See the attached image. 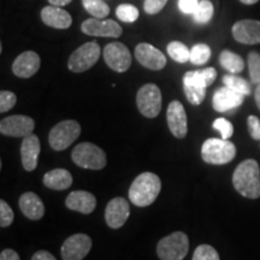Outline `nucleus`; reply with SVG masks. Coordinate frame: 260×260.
Wrapping results in <instances>:
<instances>
[{
    "instance_id": "f257e3e1",
    "label": "nucleus",
    "mask_w": 260,
    "mask_h": 260,
    "mask_svg": "<svg viewBox=\"0 0 260 260\" xmlns=\"http://www.w3.org/2000/svg\"><path fill=\"white\" fill-rule=\"evenodd\" d=\"M233 184L242 197L258 199L260 197V168L254 159H247L236 168Z\"/></svg>"
},
{
    "instance_id": "f03ea898",
    "label": "nucleus",
    "mask_w": 260,
    "mask_h": 260,
    "mask_svg": "<svg viewBox=\"0 0 260 260\" xmlns=\"http://www.w3.org/2000/svg\"><path fill=\"white\" fill-rule=\"evenodd\" d=\"M161 189L160 178L153 172L139 175L129 189V199L135 206L146 207L153 204Z\"/></svg>"
},
{
    "instance_id": "7ed1b4c3",
    "label": "nucleus",
    "mask_w": 260,
    "mask_h": 260,
    "mask_svg": "<svg viewBox=\"0 0 260 260\" xmlns=\"http://www.w3.org/2000/svg\"><path fill=\"white\" fill-rule=\"evenodd\" d=\"M236 147L229 140L209 139L201 147V157L207 164L223 165L235 158Z\"/></svg>"
},
{
    "instance_id": "20e7f679",
    "label": "nucleus",
    "mask_w": 260,
    "mask_h": 260,
    "mask_svg": "<svg viewBox=\"0 0 260 260\" xmlns=\"http://www.w3.org/2000/svg\"><path fill=\"white\" fill-rule=\"evenodd\" d=\"M71 158L77 167L90 170H102L106 165L105 152L90 142L77 145L71 153Z\"/></svg>"
},
{
    "instance_id": "39448f33",
    "label": "nucleus",
    "mask_w": 260,
    "mask_h": 260,
    "mask_svg": "<svg viewBox=\"0 0 260 260\" xmlns=\"http://www.w3.org/2000/svg\"><path fill=\"white\" fill-rule=\"evenodd\" d=\"M189 251V240L182 232H175L165 236L157 246V254L161 260H182Z\"/></svg>"
},
{
    "instance_id": "423d86ee",
    "label": "nucleus",
    "mask_w": 260,
    "mask_h": 260,
    "mask_svg": "<svg viewBox=\"0 0 260 260\" xmlns=\"http://www.w3.org/2000/svg\"><path fill=\"white\" fill-rule=\"evenodd\" d=\"M81 134V125L79 122L73 121V119H67L58 123L54 125L50 132L48 141H50L51 147L56 151H63L67 149L69 146L73 145V142L79 139Z\"/></svg>"
},
{
    "instance_id": "0eeeda50",
    "label": "nucleus",
    "mask_w": 260,
    "mask_h": 260,
    "mask_svg": "<svg viewBox=\"0 0 260 260\" xmlns=\"http://www.w3.org/2000/svg\"><path fill=\"white\" fill-rule=\"evenodd\" d=\"M100 53H102V51H100V46L96 42H87V44L77 48L70 56L69 61H68L69 70L77 74L89 70L99 59Z\"/></svg>"
},
{
    "instance_id": "6e6552de",
    "label": "nucleus",
    "mask_w": 260,
    "mask_h": 260,
    "mask_svg": "<svg viewBox=\"0 0 260 260\" xmlns=\"http://www.w3.org/2000/svg\"><path fill=\"white\" fill-rule=\"evenodd\" d=\"M139 111L147 118H154L161 110V92L158 86L147 83L139 89L136 95Z\"/></svg>"
},
{
    "instance_id": "1a4fd4ad",
    "label": "nucleus",
    "mask_w": 260,
    "mask_h": 260,
    "mask_svg": "<svg viewBox=\"0 0 260 260\" xmlns=\"http://www.w3.org/2000/svg\"><path fill=\"white\" fill-rule=\"evenodd\" d=\"M104 59L107 67L117 73H125L132 65V56L128 47L122 42H111L104 48Z\"/></svg>"
},
{
    "instance_id": "9d476101",
    "label": "nucleus",
    "mask_w": 260,
    "mask_h": 260,
    "mask_svg": "<svg viewBox=\"0 0 260 260\" xmlns=\"http://www.w3.org/2000/svg\"><path fill=\"white\" fill-rule=\"evenodd\" d=\"M92 249V239L86 234H75L68 237L61 246L63 260H82Z\"/></svg>"
},
{
    "instance_id": "9b49d317",
    "label": "nucleus",
    "mask_w": 260,
    "mask_h": 260,
    "mask_svg": "<svg viewBox=\"0 0 260 260\" xmlns=\"http://www.w3.org/2000/svg\"><path fill=\"white\" fill-rule=\"evenodd\" d=\"M34 128V119L23 115L9 116L0 122V133L12 138H25L32 134Z\"/></svg>"
},
{
    "instance_id": "f8f14e48",
    "label": "nucleus",
    "mask_w": 260,
    "mask_h": 260,
    "mask_svg": "<svg viewBox=\"0 0 260 260\" xmlns=\"http://www.w3.org/2000/svg\"><path fill=\"white\" fill-rule=\"evenodd\" d=\"M81 30L90 37L103 38H119L122 35V28L112 19L89 18L86 19L81 25Z\"/></svg>"
},
{
    "instance_id": "ddd939ff",
    "label": "nucleus",
    "mask_w": 260,
    "mask_h": 260,
    "mask_svg": "<svg viewBox=\"0 0 260 260\" xmlns=\"http://www.w3.org/2000/svg\"><path fill=\"white\" fill-rule=\"evenodd\" d=\"M135 57L142 67L147 68L149 70H161L167 65V58L158 48L152 45L139 44L135 48Z\"/></svg>"
},
{
    "instance_id": "4468645a",
    "label": "nucleus",
    "mask_w": 260,
    "mask_h": 260,
    "mask_svg": "<svg viewBox=\"0 0 260 260\" xmlns=\"http://www.w3.org/2000/svg\"><path fill=\"white\" fill-rule=\"evenodd\" d=\"M168 124L172 135L177 139L186 138L188 133V123L186 110L178 100L170 103L167 111Z\"/></svg>"
},
{
    "instance_id": "2eb2a0df",
    "label": "nucleus",
    "mask_w": 260,
    "mask_h": 260,
    "mask_svg": "<svg viewBox=\"0 0 260 260\" xmlns=\"http://www.w3.org/2000/svg\"><path fill=\"white\" fill-rule=\"evenodd\" d=\"M233 37L245 45L260 44V21L242 19L233 25Z\"/></svg>"
},
{
    "instance_id": "dca6fc26",
    "label": "nucleus",
    "mask_w": 260,
    "mask_h": 260,
    "mask_svg": "<svg viewBox=\"0 0 260 260\" xmlns=\"http://www.w3.org/2000/svg\"><path fill=\"white\" fill-rule=\"evenodd\" d=\"M129 204L124 198H115L107 204L105 210V219L107 225L112 229L123 226L129 218Z\"/></svg>"
},
{
    "instance_id": "f3484780",
    "label": "nucleus",
    "mask_w": 260,
    "mask_h": 260,
    "mask_svg": "<svg viewBox=\"0 0 260 260\" xmlns=\"http://www.w3.org/2000/svg\"><path fill=\"white\" fill-rule=\"evenodd\" d=\"M243 100H245V95L243 94L236 92V90L225 86L214 92L212 105L217 112H226L241 106Z\"/></svg>"
},
{
    "instance_id": "a211bd4d",
    "label": "nucleus",
    "mask_w": 260,
    "mask_h": 260,
    "mask_svg": "<svg viewBox=\"0 0 260 260\" xmlns=\"http://www.w3.org/2000/svg\"><path fill=\"white\" fill-rule=\"evenodd\" d=\"M40 64L41 60L39 54L32 51H27L16 58L12 64V71L17 77L29 79L38 73V70L40 69Z\"/></svg>"
},
{
    "instance_id": "6ab92c4d",
    "label": "nucleus",
    "mask_w": 260,
    "mask_h": 260,
    "mask_svg": "<svg viewBox=\"0 0 260 260\" xmlns=\"http://www.w3.org/2000/svg\"><path fill=\"white\" fill-rule=\"evenodd\" d=\"M41 151L40 140L37 135L30 134L25 136L22 142L21 158L22 165L27 171L35 170L38 167V158Z\"/></svg>"
},
{
    "instance_id": "aec40b11",
    "label": "nucleus",
    "mask_w": 260,
    "mask_h": 260,
    "mask_svg": "<svg viewBox=\"0 0 260 260\" xmlns=\"http://www.w3.org/2000/svg\"><path fill=\"white\" fill-rule=\"evenodd\" d=\"M65 205L69 210L76 211L83 214H89L95 210L96 199L92 193L84 190H76L68 195Z\"/></svg>"
},
{
    "instance_id": "412c9836",
    "label": "nucleus",
    "mask_w": 260,
    "mask_h": 260,
    "mask_svg": "<svg viewBox=\"0 0 260 260\" xmlns=\"http://www.w3.org/2000/svg\"><path fill=\"white\" fill-rule=\"evenodd\" d=\"M41 19L48 27L56 29H68L73 23L70 14L59 6H46L41 10Z\"/></svg>"
},
{
    "instance_id": "4be33fe9",
    "label": "nucleus",
    "mask_w": 260,
    "mask_h": 260,
    "mask_svg": "<svg viewBox=\"0 0 260 260\" xmlns=\"http://www.w3.org/2000/svg\"><path fill=\"white\" fill-rule=\"evenodd\" d=\"M19 209L25 217L31 220H39L44 217L45 206L35 193L28 191L19 198Z\"/></svg>"
},
{
    "instance_id": "5701e85b",
    "label": "nucleus",
    "mask_w": 260,
    "mask_h": 260,
    "mask_svg": "<svg viewBox=\"0 0 260 260\" xmlns=\"http://www.w3.org/2000/svg\"><path fill=\"white\" fill-rule=\"evenodd\" d=\"M44 184L50 189L64 190L73 184V176L65 169H54L45 174Z\"/></svg>"
},
{
    "instance_id": "b1692460",
    "label": "nucleus",
    "mask_w": 260,
    "mask_h": 260,
    "mask_svg": "<svg viewBox=\"0 0 260 260\" xmlns=\"http://www.w3.org/2000/svg\"><path fill=\"white\" fill-rule=\"evenodd\" d=\"M216 77L217 71L214 70V68H206L204 70L188 71L183 77V83H193L203 88H207L214 82Z\"/></svg>"
},
{
    "instance_id": "393cba45",
    "label": "nucleus",
    "mask_w": 260,
    "mask_h": 260,
    "mask_svg": "<svg viewBox=\"0 0 260 260\" xmlns=\"http://www.w3.org/2000/svg\"><path fill=\"white\" fill-rule=\"evenodd\" d=\"M219 63L224 69L229 71L232 74H239L241 73L245 68V61L239 54L233 53L230 51H223L219 56Z\"/></svg>"
},
{
    "instance_id": "a878e982",
    "label": "nucleus",
    "mask_w": 260,
    "mask_h": 260,
    "mask_svg": "<svg viewBox=\"0 0 260 260\" xmlns=\"http://www.w3.org/2000/svg\"><path fill=\"white\" fill-rule=\"evenodd\" d=\"M223 83L224 86L229 87V88L243 94L245 96L251 94V84L247 82L245 79H242V77L236 76L235 74L225 75V76L223 77Z\"/></svg>"
},
{
    "instance_id": "bb28decb",
    "label": "nucleus",
    "mask_w": 260,
    "mask_h": 260,
    "mask_svg": "<svg viewBox=\"0 0 260 260\" xmlns=\"http://www.w3.org/2000/svg\"><path fill=\"white\" fill-rule=\"evenodd\" d=\"M83 8L94 18H104L110 14V8L104 0H82Z\"/></svg>"
},
{
    "instance_id": "cd10ccee",
    "label": "nucleus",
    "mask_w": 260,
    "mask_h": 260,
    "mask_svg": "<svg viewBox=\"0 0 260 260\" xmlns=\"http://www.w3.org/2000/svg\"><path fill=\"white\" fill-rule=\"evenodd\" d=\"M168 53L172 59L178 63H186L190 60V50L180 41H172L168 45Z\"/></svg>"
},
{
    "instance_id": "c85d7f7f",
    "label": "nucleus",
    "mask_w": 260,
    "mask_h": 260,
    "mask_svg": "<svg viewBox=\"0 0 260 260\" xmlns=\"http://www.w3.org/2000/svg\"><path fill=\"white\" fill-rule=\"evenodd\" d=\"M183 88L188 102L191 105H200L204 102L205 95H206V88L193 83H183Z\"/></svg>"
},
{
    "instance_id": "c756f323",
    "label": "nucleus",
    "mask_w": 260,
    "mask_h": 260,
    "mask_svg": "<svg viewBox=\"0 0 260 260\" xmlns=\"http://www.w3.org/2000/svg\"><path fill=\"white\" fill-rule=\"evenodd\" d=\"M211 57V48L205 44H198L190 50V61L194 65H204Z\"/></svg>"
},
{
    "instance_id": "7c9ffc66",
    "label": "nucleus",
    "mask_w": 260,
    "mask_h": 260,
    "mask_svg": "<svg viewBox=\"0 0 260 260\" xmlns=\"http://www.w3.org/2000/svg\"><path fill=\"white\" fill-rule=\"evenodd\" d=\"M213 5L210 0H201L199 3V6L195 10L194 12V19L198 23H207L213 16Z\"/></svg>"
},
{
    "instance_id": "2f4dec72",
    "label": "nucleus",
    "mask_w": 260,
    "mask_h": 260,
    "mask_svg": "<svg viewBox=\"0 0 260 260\" xmlns=\"http://www.w3.org/2000/svg\"><path fill=\"white\" fill-rule=\"evenodd\" d=\"M116 15L121 21L125 23H133L139 18V10L134 5L130 4H122L119 5L116 10Z\"/></svg>"
},
{
    "instance_id": "473e14b6",
    "label": "nucleus",
    "mask_w": 260,
    "mask_h": 260,
    "mask_svg": "<svg viewBox=\"0 0 260 260\" xmlns=\"http://www.w3.org/2000/svg\"><path fill=\"white\" fill-rule=\"evenodd\" d=\"M248 70L251 81L254 84L260 83V54L251 52L248 54Z\"/></svg>"
},
{
    "instance_id": "72a5a7b5",
    "label": "nucleus",
    "mask_w": 260,
    "mask_h": 260,
    "mask_svg": "<svg viewBox=\"0 0 260 260\" xmlns=\"http://www.w3.org/2000/svg\"><path fill=\"white\" fill-rule=\"evenodd\" d=\"M191 260H219V254L212 246L200 245L195 249Z\"/></svg>"
},
{
    "instance_id": "f704fd0d",
    "label": "nucleus",
    "mask_w": 260,
    "mask_h": 260,
    "mask_svg": "<svg viewBox=\"0 0 260 260\" xmlns=\"http://www.w3.org/2000/svg\"><path fill=\"white\" fill-rule=\"evenodd\" d=\"M17 103V96L10 90H2L0 92V112H8Z\"/></svg>"
},
{
    "instance_id": "c9c22d12",
    "label": "nucleus",
    "mask_w": 260,
    "mask_h": 260,
    "mask_svg": "<svg viewBox=\"0 0 260 260\" xmlns=\"http://www.w3.org/2000/svg\"><path fill=\"white\" fill-rule=\"evenodd\" d=\"M14 211L11 210L9 204L5 203V200H0V225L3 228L11 225L12 222H14Z\"/></svg>"
},
{
    "instance_id": "e433bc0d",
    "label": "nucleus",
    "mask_w": 260,
    "mask_h": 260,
    "mask_svg": "<svg viewBox=\"0 0 260 260\" xmlns=\"http://www.w3.org/2000/svg\"><path fill=\"white\" fill-rule=\"evenodd\" d=\"M213 128L218 130L222 135V139L229 140L234 134V126L229 121H226L225 118H217L216 121L213 122Z\"/></svg>"
},
{
    "instance_id": "4c0bfd02",
    "label": "nucleus",
    "mask_w": 260,
    "mask_h": 260,
    "mask_svg": "<svg viewBox=\"0 0 260 260\" xmlns=\"http://www.w3.org/2000/svg\"><path fill=\"white\" fill-rule=\"evenodd\" d=\"M168 0H145L144 9L149 15H155L164 9Z\"/></svg>"
},
{
    "instance_id": "58836bf2",
    "label": "nucleus",
    "mask_w": 260,
    "mask_h": 260,
    "mask_svg": "<svg viewBox=\"0 0 260 260\" xmlns=\"http://www.w3.org/2000/svg\"><path fill=\"white\" fill-rule=\"evenodd\" d=\"M247 124H248L249 135L254 140H260V119L258 117L249 116Z\"/></svg>"
},
{
    "instance_id": "ea45409f",
    "label": "nucleus",
    "mask_w": 260,
    "mask_h": 260,
    "mask_svg": "<svg viewBox=\"0 0 260 260\" xmlns=\"http://www.w3.org/2000/svg\"><path fill=\"white\" fill-rule=\"evenodd\" d=\"M199 6L198 0H178V8L183 14H194Z\"/></svg>"
},
{
    "instance_id": "a19ab883",
    "label": "nucleus",
    "mask_w": 260,
    "mask_h": 260,
    "mask_svg": "<svg viewBox=\"0 0 260 260\" xmlns=\"http://www.w3.org/2000/svg\"><path fill=\"white\" fill-rule=\"evenodd\" d=\"M0 260H21L17 252H15L14 249H4L0 254Z\"/></svg>"
},
{
    "instance_id": "79ce46f5",
    "label": "nucleus",
    "mask_w": 260,
    "mask_h": 260,
    "mask_svg": "<svg viewBox=\"0 0 260 260\" xmlns=\"http://www.w3.org/2000/svg\"><path fill=\"white\" fill-rule=\"evenodd\" d=\"M31 260H57L50 252L47 251H38L31 256Z\"/></svg>"
},
{
    "instance_id": "37998d69",
    "label": "nucleus",
    "mask_w": 260,
    "mask_h": 260,
    "mask_svg": "<svg viewBox=\"0 0 260 260\" xmlns=\"http://www.w3.org/2000/svg\"><path fill=\"white\" fill-rule=\"evenodd\" d=\"M48 2H50L51 5L59 6V8H60V6H65V5L70 4L71 0H48Z\"/></svg>"
},
{
    "instance_id": "c03bdc74",
    "label": "nucleus",
    "mask_w": 260,
    "mask_h": 260,
    "mask_svg": "<svg viewBox=\"0 0 260 260\" xmlns=\"http://www.w3.org/2000/svg\"><path fill=\"white\" fill-rule=\"evenodd\" d=\"M254 96H255V103H256V105H258L259 110H260V83L256 84Z\"/></svg>"
},
{
    "instance_id": "a18cd8bd",
    "label": "nucleus",
    "mask_w": 260,
    "mask_h": 260,
    "mask_svg": "<svg viewBox=\"0 0 260 260\" xmlns=\"http://www.w3.org/2000/svg\"><path fill=\"white\" fill-rule=\"evenodd\" d=\"M240 2H241L242 4H246V5H253V4H256L259 0H240Z\"/></svg>"
}]
</instances>
